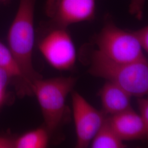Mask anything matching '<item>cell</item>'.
Returning <instances> with one entry per match:
<instances>
[{
	"label": "cell",
	"instance_id": "6da1fadb",
	"mask_svg": "<svg viewBox=\"0 0 148 148\" xmlns=\"http://www.w3.org/2000/svg\"><path fill=\"white\" fill-rule=\"evenodd\" d=\"M36 2V0H20L8 34V48L21 70L29 91L32 83L42 78L34 68L32 63Z\"/></svg>",
	"mask_w": 148,
	"mask_h": 148
},
{
	"label": "cell",
	"instance_id": "7a4b0ae2",
	"mask_svg": "<svg viewBox=\"0 0 148 148\" xmlns=\"http://www.w3.org/2000/svg\"><path fill=\"white\" fill-rule=\"evenodd\" d=\"M90 72L117 85L131 95L144 97L148 92V63L146 58L122 63L106 58L97 49L92 55Z\"/></svg>",
	"mask_w": 148,
	"mask_h": 148
},
{
	"label": "cell",
	"instance_id": "3957f363",
	"mask_svg": "<svg viewBox=\"0 0 148 148\" xmlns=\"http://www.w3.org/2000/svg\"><path fill=\"white\" fill-rule=\"evenodd\" d=\"M76 79L73 77H60L35 80L30 88L36 95L49 133L57 130L63 121L66 99L72 91Z\"/></svg>",
	"mask_w": 148,
	"mask_h": 148
},
{
	"label": "cell",
	"instance_id": "277c9868",
	"mask_svg": "<svg viewBox=\"0 0 148 148\" xmlns=\"http://www.w3.org/2000/svg\"><path fill=\"white\" fill-rule=\"evenodd\" d=\"M98 51L114 62L130 63L146 58L144 51L132 32L118 27L108 21L95 39Z\"/></svg>",
	"mask_w": 148,
	"mask_h": 148
},
{
	"label": "cell",
	"instance_id": "5b68a950",
	"mask_svg": "<svg viewBox=\"0 0 148 148\" xmlns=\"http://www.w3.org/2000/svg\"><path fill=\"white\" fill-rule=\"evenodd\" d=\"M38 42L40 52L53 68L60 71L73 69L76 61V49L67 28L54 25Z\"/></svg>",
	"mask_w": 148,
	"mask_h": 148
},
{
	"label": "cell",
	"instance_id": "8992f818",
	"mask_svg": "<svg viewBox=\"0 0 148 148\" xmlns=\"http://www.w3.org/2000/svg\"><path fill=\"white\" fill-rule=\"evenodd\" d=\"M73 116L76 134V148L89 146L106 120V114L97 110L76 91L72 92Z\"/></svg>",
	"mask_w": 148,
	"mask_h": 148
},
{
	"label": "cell",
	"instance_id": "52a82bcc",
	"mask_svg": "<svg viewBox=\"0 0 148 148\" xmlns=\"http://www.w3.org/2000/svg\"><path fill=\"white\" fill-rule=\"evenodd\" d=\"M46 13L53 24L69 25L92 20L95 16V0H47Z\"/></svg>",
	"mask_w": 148,
	"mask_h": 148
},
{
	"label": "cell",
	"instance_id": "ba28073f",
	"mask_svg": "<svg viewBox=\"0 0 148 148\" xmlns=\"http://www.w3.org/2000/svg\"><path fill=\"white\" fill-rule=\"evenodd\" d=\"M107 119L112 128L123 142L142 139L148 137V126L139 114L132 108L111 115Z\"/></svg>",
	"mask_w": 148,
	"mask_h": 148
},
{
	"label": "cell",
	"instance_id": "9c48e42d",
	"mask_svg": "<svg viewBox=\"0 0 148 148\" xmlns=\"http://www.w3.org/2000/svg\"><path fill=\"white\" fill-rule=\"evenodd\" d=\"M103 112L110 116L131 108V97L119 86L107 81L99 92Z\"/></svg>",
	"mask_w": 148,
	"mask_h": 148
},
{
	"label": "cell",
	"instance_id": "30bf717a",
	"mask_svg": "<svg viewBox=\"0 0 148 148\" xmlns=\"http://www.w3.org/2000/svg\"><path fill=\"white\" fill-rule=\"evenodd\" d=\"M92 148H125L124 143L112 128L107 117L90 144Z\"/></svg>",
	"mask_w": 148,
	"mask_h": 148
},
{
	"label": "cell",
	"instance_id": "8fae6325",
	"mask_svg": "<svg viewBox=\"0 0 148 148\" xmlns=\"http://www.w3.org/2000/svg\"><path fill=\"white\" fill-rule=\"evenodd\" d=\"M49 134L46 127L38 128L23 134L14 140V148H47Z\"/></svg>",
	"mask_w": 148,
	"mask_h": 148
},
{
	"label": "cell",
	"instance_id": "7c38bea8",
	"mask_svg": "<svg viewBox=\"0 0 148 148\" xmlns=\"http://www.w3.org/2000/svg\"><path fill=\"white\" fill-rule=\"evenodd\" d=\"M0 68L5 71L12 78L22 79L24 82L23 75L10 49L1 42Z\"/></svg>",
	"mask_w": 148,
	"mask_h": 148
},
{
	"label": "cell",
	"instance_id": "4fadbf2b",
	"mask_svg": "<svg viewBox=\"0 0 148 148\" xmlns=\"http://www.w3.org/2000/svg\"><path fill=\"white\" fill-rule=\"evenodd\" d=\"M11 79L12 78L5 71L0 68V107L5 103L7 88Z\"/></svg>",
	"mask_w": 148,
	"mask_h": 148
},
{
	"label": "cell",
	"instance_id": "5bb4252c",
	"mask_svg": "<svg viewBox=\"0 0 148 148\" xmlns=\"http://www.w3.org/2000/svg\"><path fill=\"white\" fill-rule=\"evenodd\" d=\"M144 52H148V27L145 26L136 31L132 32Z\"/></svg>",
	"mask_w": 148,
	"mask_h": 148
},
{
	"label": "cell",
	"instance_id": "9a60e30c",
	"mask_svg": "<svg viewBox=\"0 0 148 148\" xmlns=\"http://www.w3.org/2000/svg\"><path fill=\"white\" fill-rule=\"evenodd\" d=\"M146 0H131L129 5V12L138 19L143 18L144 5Z\"/></svg>",
	"mask_w": 148,
	"mask_h": 148
},
{
	"label": "cell",
	"instance_id": "2e32d148",
	"mask_svg": "<svg viewBox=\"0 0 148 148\" xmlns=\"http://www.w3.org/2000/svg\"><path fill=\"white\" fill-rule=\"evenodd\" d=\"M139 115L145 125L148 127V99L144 97H139L138 100Z\"/></svg>",
	"mask_w": 148,
	"mask_h": 148
},
{
	"label": "cell",
	"instance_id": "e0dca14e",
	"mask_svg": "<svg viewBox=\"0 0 148 148\" xmlns=\"http://www.w3.org/2000/svg\"><path fill=\"white\" fill-rule=\"evenodd\" d=\"M0 148H14L13 140L7 138L0 137Z\"/></svg>",
	"mask_w": 148,
	"mask_h": 148
}]
</instances>
